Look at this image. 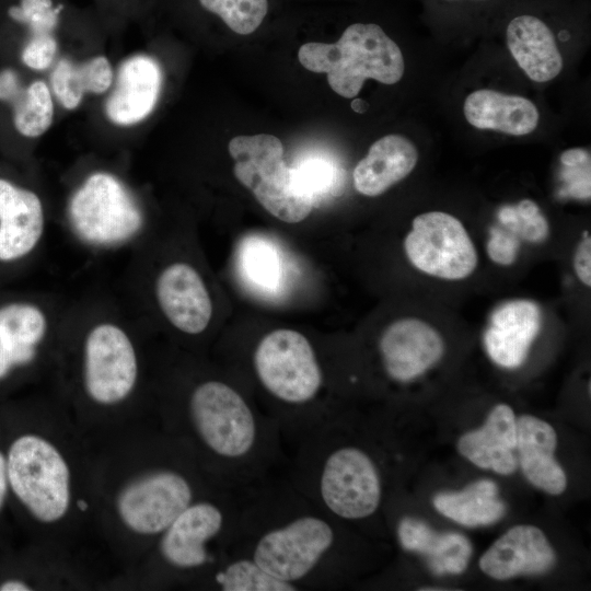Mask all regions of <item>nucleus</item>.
<instances>
[{
    "label": "nucleus",
    "instance_id": "obj_6",
    "mask_svg": "<svg viewBox=\"0 0 591 591\" xmlns=\"http://www.w3.org/2000/svg\"><path fill=\"white\" fill-rule=\"evenodd\" d=\"M74 234L95 247L130 242L143 225L142 212L132 195L114 175L97 172L74 190L68 205Z\"/></svg>",
    "mask_w": 591,
    "mask_h": 591
},
{
    "label": "nucleus",
    "instance_id": "obj_32",
    "mask_svg": "<svg viewBox=\"0 0 591 591\" xmlns=\"http://www.w3.org/2000/svg\"><path fill=\"white\" fill-rule=\"evenodd\" d=\"M560 177L566 193L578 199L590 198V154L581 148L566 150L560 155Z\"/></svg>",
    "mask_w": 591,
    "mask_h": 591
},
{
    "label": "nucleus",
    "instance_id": "obj_24",
    "mask_svg": "<svg viewBox=\"0 0 591 591\" xmlns=\"http://www.w3.org/2000/svg\"><path fill=\"white\" fill-rule=\"evenodd\" d=\"M236 265L243 281L265 297H276L283 282V260L278 245L258 234L247 235L236 251Z\"/></svg>",
    "mask_w": 591,
    "mask_h": 591
},
{
    "label": "nucleus",
    "instance_id": "obj_19",
    "mask_svg": "<svg viewBox=\"0 0 591 591\" xmlns=\"http://www.w3.org/2000/svg\"><path fill=\"white\" fill-rule=\"evenodd\" d=\"M518 460L525 477L537 488L559 495L567 477L554 459L557 436L546 421L530 415L515 419Z\"/></svg>",
    "mask_w": 591,
    "mask_h": 591
},
{
    "label": "nucleus",
    "instance_id": "obj_14",
    "mask_svg": "<svg viewBox=\"0 0 591 591\" xmlns=\"http://www.w3.org/2000/svg\"><path fill=\"white\" fill-rule=\"evenodd\" d=\"M555 563L544 533L533 525H517L499 537L480 557L479 567L498 580L519 575H541Z\"/></svg>",
    "mask_w": 591,
    "mask_h": 591
},
{
    "label": "nucleus",
    "instance_id": "obj_22",
    "mask_svg": "<svg viewBox=\"0 0 591 591\" xmlns=\"http://www.w3.org/2000/svg\"><path fill=\"white\" fill-rule=\"evenodd\" d=\"M466 120L475 128L513 136L532 132L538 123V111L528 99L495 90H477L464 101Z\"/></svg>",
    "mask_w": 591,
    "mask_h": 591
},
{
    "label": "nucleus",
    "instance_id": "obj_3",
    "mask_svg": "<svg viewBox=\"0 0 591 591\" xmlns=\"http://www.w3.org/2000/svg\"><path fill=\"white\" fill-rule=\"evenodd\" d=\"M253 368L263 389L277 403L286 406L279 424L289 421L283 433L285 444L292 443L298 432V412H305L322 391L324 376L316 354L301 333L279 328L265 335L253 352Z\"/></svg>",
    "mask_w": 591,
    "mask_h": 591
},
{
    "label": "nucleus",
    "instance_id": "obj_1",
    "mask_svg": "<svg viewBox=\"0 0 591 591\" xmlns=\"http://www.w3.org/2000/svg\"><path fill=\"white\" fill-rule=\"evenodd\" d=\"M286 482L333 518L362 520L381 503L382 485L370 455L355 445H331L317 429L294 444Z\"/></svg>",
    "mask_w": 591,
    "mask_h": 591
},
{
    "label": "nucleus",
    "instance_id": "obj_30",
    "mask_svg": "<svg viewBox=\"0 0 591 591\" xmlns=\"http://www.w3.org/2000/svg\"><path fill=\"white\" fill-rule=\"evenodd\" d=\"M498 220L517 237L529 242H541L549 232L546 218L538 206L530 199L502 207L498 212Z\"/></svg>",
    "mask_w": 591,
    "mask_h": 591
},
{
    "label": "nucleus",
    "instance_id": "obj_38",
    "mask_svg": "<svg viewBox=\"0 0 591 591\" xmlns=\"http://www.w3.org/2000/svg\"><path fill=\"white\" fill-rule=\"evenodd\" d=\"M8 484L7 459L0 453V509L7 496Z\"/></svg>",
    "mask_w": 591,
    "mask_h": 591
},
{
    "label": "nucleus",
    "instance_id": "obj_26",
    "mask_svg": "<svg viewBox=\"0 0 591 591\" xmlns=\"http://www.w3.org/2000/svg\"><path fill=\"white\" fill-rule=\"evenodd\" d=\"M112 82V67L104 56H97L82 63L60 59L50 77L54 94L68 109L76 108L85 92L104 93Z\"/></svg>",
    "mask_w": 591,
    "mask_h": 591
},
{
    "label": "nucleus",
    "instance_id": "obj_34",
    "mask_svg": "<svg viewBox=\"0 0 591 591\" xmlns=\"http://www.w3.org/2000/svg\"><path fill=\"white\" fill-rule=\"evenodd\" d=\"M56 51L53 34L32 35L22 51V61L34 70H44L51 65Z\"/></svg>",
    "mask_w": 591,
    "mask_h": 591
},
{
    "label": "nucleus",
    "instance_id": "obj_4",
    "mask_svg": "<svg viewBox=\"0 0 591 591\" xmlns=\"http://www.w3.org/2000/svg\"><path fill=\"white\" fill-rule=\"evenodd\" d=\"M228 149L235 177L269 213L287 223L300 222L310 215L313 199L298 187L276 136H236Z\"/></svg>",
    "mask_w": 591,
    "mask_h": 591
},
{
    "label": "nucleus",
    "instance_id": "obj_2",
    "mask_svg": "<svg viewBox=\"0 0 591 591\" xmlns=\"http://www.w3.org/2000/svg\"><path fill=\"white\" fill-rule=\"evenodd\" d=\"M298 58L305 69L326 73L332 90L346 99L355 97L367 79L394 84L404 73L399 47L374 23L350 24L333 44H303Z\"/></svg>",
    "mask_w": 591,
    "mask_h": 591
},
{
    "label": "nucleus",
    "instance_id": "obj_18",
    "mask_svg": "<svg viewBox=\"0 0 591 591\" xmlns=\"http://www.w3.org/2000/svg\"><path fill=\"white\" fill-rule=\"evenodd\" d=\"M460 453L473 464L502 475L517 467V425L513 410L506 404L495 406L485 424L462 436Z\"/></svg>",
    "mask_w": 591,
    "mask_h": 591
},
{
    "label": "nucleus",
    "instance_id": "obj_7",
    "mask_svg": "<svg viewBox=\"0 0 591 591\" xmlns=\"http://www.w3.org/2000/svg\"><path fill=\"white\" fill-rule=\"evenodd\" d=\"M241 508L242 491L235 490L224 501H193L161 534L159 551L162 559L178 570H195L217 563L209 545L220 537L232 543Z\"/></svg>",
    "mask_w": 591,
    "mask_h": 591
},
{
    "label": "nucleus",
    "instance_id": "obj_20",
    "mask_svg": "<svg viewBox=\"0 0 591 591\" xmlns=\"http://www.w3.org/2000/svg\"><path fill=\"white\" fill-rule=\"evenodd\" d=\"M418 151L401 135H387L370 147L356 165L352 177L358 193L375 197L405 178L416 166Z\"/></svg>",
    "mask_w": 591,
    "mask_h": 591
},
{
    "label": "nucleus",
    "instance_id": "obj_12",
    "mask_svg": "<svg viewBox=\"0 0 591 591\" xmlns=\"http://www.w3.org/2000/svg\"><path fill=\"white\" fill-rule=\"evenodd\" d=\"M154 293L165 318L188 335L202 333L212 316V302L198 271L187 263L176 262L157 277Z\"/></svg>",
    "mask_w": 591,
    "mask_h": 591
},
{
    "label": "nucleus",
    "instance_id": "obj_9",
    "mask_svg": "<svg viewBox=\"0 0 591 591\" xmlns=\"http://www.w3.org/2000/svg\"><path fill=\"white\" fill-rule=\"evenodd\" d=\"M404 250L415 268L444 280L467 278L478 263L474 243L462 222L442 211L415 217Z\"/></svg>",
    "mask_w": 591,
    "mask_h": 591
},
{
    "label": "nucleus",
    "instance_id": "obj_33",
    "mask_svg": "<svg viewBox=\"0 0 591 591\" xmlns=\"http://www.w3.org/2000/svg\"><path fill=\"white\" fill-rule=\"evenodd\" d=\"M298 187L312 199L326 192L334 181L333 165L318 158L308 159L292 167Z\"/></svg>",
    "mask_w": 591,
    "mask_h": 591
},
{
    "label": "nucleus",
    "instance_id": "obj_11",
    "mask_svg": "<svg viewBox=\"0 0 591 591\" xmlns=\"http://www.w3.org/2000/svg\"><path fill=\"white\" fill-rule=\"evenodd\" d=\"M379 348L387 375L398 382H408L442 358L444 343L425 321L404 317L384 329Z\"/></svg>",
    "mask_w": 591,
    "mask_h": 591
},
{
    "label": "nucleus",
    "instance_id": "obj_15",
    "mask_svg": "<svg viewBox=\"0 0 591 591\" xmlns=\"http://www.w3.org/2000/svg\"><path fill=\"white\" fill-rule=\"evenodd\" d=\"M45 230L39 197L0 178V260L12 262L28 255Z\"/></svg>",
    "mask_w": 591,
    "mask_h": 591
},
{
    "label": "nucleus",
    "instance_id": "obj_37",
    "mask_svg": "<svg viewBox=\"0 0 591 591\" xmlns=\"http://www.w3.org/2000/svg\"><path fill=\"white\" fill-rule=\"evenodd\" d=\"M22 88L18 74L11 69L0 72V100L13 103Z\"/></svg>",
    "mask_w": 591,
    "mask_h": 591
},
{
    "label": "nucleus",
    "instance_id": "obj_35",
    "mask_svg": "<svg viewBox=\"0 0 591 591\" xmlns=\"http://www.w3.org/2000/svg\"><path fill=\"white\" fill-rule=\"evenodd\" d=\"M519 252L518 237L508 230L493 228L487 243L489 258L499 265H511Z\"/></svg>",
    "mask_w": 591,
    "mask_h": 591
},
{
    "label": "nucleus",
    "instance_id": "obj_25",
    "mask_svg": "<svg viewBox=\"0 0 591 591\" xmlns=\"http://www.w3.org/2000/svg\"><path fill=\"white\" fill-rule=\"evenodd\" d=\"M433 505L441 514L465 526L495 523L506 512L497 485L488 479L477 480L459 493L438 494Z\"/></svg>",
    "mask_w": 591,
    "mask_h": 591
},
{
    "label": "nucleus",
    "instance_id": "obj_31",
    "mask_svg": "<svg viewBox=\"0 0 591 591\" xmlns=\"http://www.w3.org/2000/svg\"><path fill=\"white\" fill-rule=\"evenodd\" d=\"M63 4H55L53 0H21L18 5L8 10L15 22L28 26L32 35L53 34L59 22Z\"/></svg>",
    "mask_w": 591,
    "mask_h": 591
},
{
    "label": "nucleus",
    "instance_id": "obj_16",
    "mask_svg": "<svg viewBox=\"0 0 591 591\" xmlns=\"http://www.w3.org/2000/svg\"><path fill=\"white\" fill-rule=\"evenodd\" d=\"M161 84V69L153 58L136 55L126 59L105 103L108 119L121 126L143 120L157 104Z\"/></svg>",
    "mask_w": 591,
    "mask_h": 591
},
{
    "label": "nucleus",
    "instance_id": "obj_39",
    "mask_svg": "<svg viewBox=\"0 0 591 591\" xmlns=\"http://www.w3.org/2000/svg\"><path fill=\"white\" fill-rule=\"evenodd\" d=\"M27 590H31V588L26 583L19 580H9V581L3 582L0 586V591H27Z\"/></svg>",
    "mask_w": 591,
    "mask_h": 591
},
{
    "label": "nucleus",
    "instance_id": "obj_28",
    "mask_svg": "<svg viewBox=\"0 0 591 591\" xmlns=\"http://www.w3.org/2000/svg\"><path fill=\"white\" fill-rule=\"evenodd\" d=\"M12 104L14 126L21 135L35 138L50 127L54 103L45 82L34 81L26 89H22Z\"/></svg>",
    "mask_w": 591,
    "mask_h": 591
},
{
    "label": "nucleus",
    "instance_id": "obj_40",
    "mask_svg": "<svg viewBox=\"0 0 591 591\" xmlns=\"http://www.w3.org/2000/svg\"><path fill=\"white\" fill-rule=\"evenodd\" d=\"M77 505H78V508H79L81 511H84V510H86V508H88V503H86L85 501H83V500H79V501L77 502Z\"/></svg>",
    "mask_w": 591,
    "mask_h": 591
},
{
    "label": "nucleus",
    "instance_id": "obj_36",
    "mask_svg": "<svg viewBox=\"0 0 591 591\" xmlns=\"http://www.w3.org/2000/svg\"><path fill=\"white\" fill-rule=\"evenodd\" d=\"M573 269L579 280L587 287L591 286V237L584 235L579 242L573 255Z\"/></svg>",
    "mask_w": 591,
    "mask_h": 591
},
{
    "label": "nucleus",
    "instance_id": "obj_21",
    "mask_svg": "<svg viewBox=\"0 0 591 591\" xmlns=\"http://www.w3.org/2000/svg\"><path fill=\"white\" fill-rule=\"evenodd\" d=\"M507 45L525 74L546 82L559 74L563 57L549 27L533 15H519L507 26Z\"/></svg>",
    "mask_w": 591,
    "mask_h": 591
},
{
    "label": "nucleus",
    "instance_id": "obj_5",
    "mask_svg": "<svg viewBox=\"0 0 591 591\" xmlns=\"http://www.w3.org/2000/svg\"><path fill=\"white\" fill-rule=\"evenodd\" d=\"M7 472L13 493L38 521L54 523L68 512L70 470L50 441L36 434L19 437L9 449Z\"/></svg>",
    "mask_w": 591,
    "mask_h": 591
},
{
    "label": "nucleus",
    "instance_id": "obj_13",
    "mask_svg": "<svg viewBox=\"0 0 591 591\" xmlns=\"http://www.w3.org/2000/svg\"><path fill=\"white\" fill-rule=\"evenodd\" d=\"M541 326L542 312L535 302L519 299L502 303L493 312L484 334L488 356L503 368L521 366Z\"/></svg>",
    "mask_w": 591,
    "mask_h": 591
},
{
    "label": "nucleus",
    "instance_id": "obj_17",
    "mask_svg": "<svg viewBox=\"0 0 591 591\" xmlns=\"http://www.w3.org/2000/svg\"><path fill=\"white\" fill-rule=\"evenodd\" d=\"M51 324L48 310L36 303L14 302L0 308V380L36 358Z\"/></svg>",
    "mask_w": 591,
    "mask_h": 591
},
{
    "label": "nucleus",
    "instance_id": "obj_8",
    "mask_svg": "<svg viewBox=\"0 0 591 591\" xmlns=\"http://www.w3.org/2000/svg\"><path fill=\"white\" fill-rule=\"evenodd\" d=\"M82 381L86 395L96 404L125 401L138 380V357L131 337L117 322L93 323L83 340Z\"/></svg>",
    "mask_w": 591,
    "mask_h": 591
},
{
    "label": "nucleus",
    "instance_id": "obj_27",
    "mask_svg": "<svg viewBox=\"0 0 591 591\" xmlns=\"http://www.w3.org/2000/svg\"><path fill=\"white\" fill-rule=\"evenodd\" d=\"M213 583L222 591H297L265 571L254 559L229 554L213 572Z\"/></svg>",
    "mask_w": 591,
    "mask_h": 591
},
{
    "label": "nucleus",
    "instance_id": "obj_10",
    "mask_svg": "<svg viewBox=\"0 0 591 591\" xmlns=\"http://www.w3.org/2000/svg\"><path fill=\"white\" fill-rule=\"evenodd\" d=\"M190 479L173 468H157L129 480L118 493L120 521L140 535H161L195 501Z\"/></svg>",
    "mask_w": 591,
    "mask_h": 591
},
{
    "label": "nucleus",
    "instance_id": "obj_29",
    "mask_svg": "<svg viewBox=\"0 0 591 591\" xmlns=\"http://www.w3.org/2000/svg\"><path fill=\"white\" fill-rule=\"evenodd\" d=\"M198 3L240 35L255 32L269 9L268 0H198Z\"/></svg>",
    "mask_w": 591,
    "mask_h": 591
},
{
    "label": "nucleus",
    "instance_id": "obj_23",
    "mask_svg": "<svg viewBox=\"0 0 591 591\" xmlns=\"http://www.w3.org/2000/svg\"><path fill=\"white\" fill-rule=\"evenodd\" d=\"M397 536L401 546L422 555L436 575L463 572L472 555V545L464 535L437 532L414 518L399 521Z\"/></svg>",
    "mask_w": 591,
    "mask_h": 591
}]
</instances>
